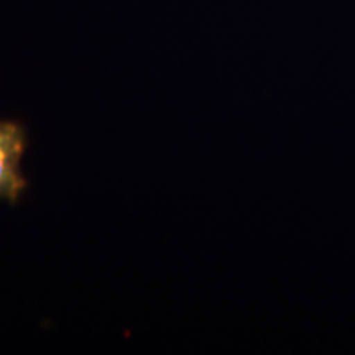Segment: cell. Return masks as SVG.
<instances>
[{
    "label": "cell",
    "instance_id": "cell-1",
    "mask_svg": "<svg viewBox=\"0 0 355 355\" xmlns=\"http://www.w3.org/2000/svg\"><path fill=\"white\" fill-rule=\"evenodd\" d=\"M28 150V133L24 123L0 121V199L17 204L28 188L24 158Z\"/></svg>",
    "mask_w": 355,
    "mask_h": 355
}]
</instances>
